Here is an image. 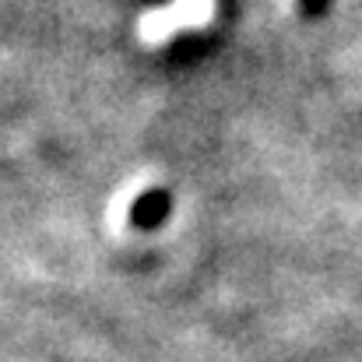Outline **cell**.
Here are the masks:
<instances>
[{
  "instance_id": "1",
  "label": "cell",
  "mask_w": 362,
  "mask_h": 362,
  "mask_svg": "<svg viewBox=\"0 0 362 362\" xmlns=\"http://www.w3.org/2000/svg\"><path fill=\"white\" fill-rule=\"evenodd\" d=\"M165 215H169V194L165 190H144L134 201V208H130V222L134 226H144V229L158 226Z\"/></svg>"
},
{
  "instance_id": "2",
  "label": "cell",
  "mask_w": 362,
  "mask_h": 362,
  "mask_svg": "<svg viewBox=\"0 0 362 362\" xmlns=\"http://www.w3.org/2000/svg\"><path fill=\"white\" fill-rule=\"evenodd\" d=\"M324 4H327V0H303L306 11H324Z\"/></svg>"
}]
</instances>
